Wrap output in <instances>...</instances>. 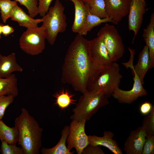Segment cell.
Returning a JSON list of instances; mask_svg holds the SVG:
<instances>
[{"instance_id":"cell-30","label":"cell","mask_w":154,"mask_h":154,"mask_svg":"<svg viewBox=\"0 0 154 154\" xmlns=\"http://www.w3.org/2000/svg\"><path fill=\"white\" fill-rule=\"evenodd\" d=\"M154 154V135L147 136L144 144L141 154Z\"/></svg>"},{"instance_id":"cell-21","label":"cell","mask_w":154,"mask_h":154,"mask_svg":"<svg viewBox=\"0 0 154 154\" xmlns=\"http://www.w3.org/2000/svg\"><path fill=\"white\" fill-rule=\"evenodd\" d=\"M108 22L112 23L110 18H100L90 14L88 10L86 21L77 33L83 36L86 35L94 27L99 26L102 23Z\"/></svg>"},{"instance_id":"cell-17","label":"cell","mask_w":154,"mask_h":154,"mask_svg":"<svg viewBox=\"0 0 154 154\" xmlns=\"http://www.w3.org/2000/svg\"><path fill=\"white\" fill-rule=\"evenodd\" d=\"M23 71V68L16 62L15 53L2 56L0 61V77L6 78L14 72Z\"/></svg>"},{"instance_id":"cell-22","label":"cell","mask_w":154,"mask_h":154,"mask_svg":"<svg viewBox=\"0 0 154 154\" xmlns=\"http://www.w3.org/2000/svg\"><path fill=\"white\" fill-rule=\"evenodd\" d=\"M18 131L15 126L11 127L0 120V139L9 144H16L19 141Z\"/></svg>"},{"instance_id":"cell-34","label":"cell","mask_w":154,"mask_h":154,"mask_svg":"<svg viewBox=\"0 0 154 154\" xmlns=\"http://www.w3.org/2000/svg\"><path fill=\"white\" fill-rule=\"evenodd\" d=\"M13 28L10 26L9 25H3L2 26V34L6 37L12 33L14 31Z\"/></svg>"},{"instance_id":"cell-36","label":"cell","mask_w":154,"mask_h":154,"mask_svg":"<svg viewBox=\"0 0 154 154\" xmlns=\"http://www.w3.org/2000/svg\"><path fill=\"white\" fill-rule=\"evenodd\" d=\"M85 3L87 4L92 0H81Z\"/></svg>"},{"instance_id":"cell-18","label":"cell","mask_w":154,"mask_h":154,"mask_svg":"<svg viewBox=\"0 0 154 154\" xmlns=\"http://www.w3.org/2000/svg\"><path fill=\"white\" fill-rule=\"evenodd\" d=\"M69 131V126L65 125L61 132V137L58 143L50 148L42 147L40 152L42 154H73L74 151H70L67 147L66 141Z\"/></svg>"},{"instance_id":"cell-39","label":"cell","mask_w":154,"mask_h":154,"mask_svg":"<svg viewBox=\"0 0 154 154\" xmlns=\"http://www.w3.org/2000/svg\"><path fill=\"white\" fill-rule=\"evenodd\" d=\"M129 0V1H130L131 0Z\"/></svg>"},{"instance_id":"cell-19","label":"cell","mask_w":154,"mask_h":154,"mask_svg":"<svg viewBox=\"0 0 154 154\" xmlns=\"http://www.w3.org/2000/svg\"><path fill=\"white\" fill-rule=\"evenodd\" d=\"M18 94L17 80L14 74L5 78L0 77V96L11 95L15 97Z\"/></svg>"},{"instance_id":"cell-28","label":"cell","mask_w":154,"mask_h":154,"mask_svg":"<svg viewBox=\"0 0 154 154\" xmlns=\"http://www.w3.org/2000/svg\"><path fill=\"white\" fill-rule=\"evenodd\" d=\"M0 152L2 154H25L23 149L17 147L16 144H9L5 141H1Z\"/></svg>"},{"instance_id":"cell-10","label":"cell","mask_w":154,"mask_h":154,"mask_svg":"<svg viewBox=\"0 0 154 154\" xmlns=\"http://www.w3.org/2000/svg\"><path fill=\"white\" fill-rule=\"evenodd\" d=\"M130 54L129 61L122 64L127 68H130L136 73L141 81L143 84L144 76L150 69L153 68L154 66L152 64L150 59L148 48L146 45H145L139 54L138 62L134 66L133 62L135 53V50L128 48Z\"/></svg>"},{"instance_id":"cell-8","label":"cell","mask_w":154,"mask_h":154,"mask_svg":"<svg viewBox=\"0 0 154 154\" xmlns=\"http://www.w3.org/2000/svg\"><path fill=\"white\" fill-rule=\"evenodd\" d=\"M86 122L85 120L81 121L73 120L71 122L66 141L67 147L69 151L74 148L77 154H81L89 144L88 135L85 132Z\"/></svg>"},{"instance_id":"cell-11","label":"cell","mask_w":154,"mask_h":154,"mask_svg":"<svg viewBox=\"0 0 154 154\" xmlns=\"http://www.w3.org/2000/svg\"><path fill=\"white\" fill-rule=\"evenodd\" d=\"M146 9V0H131L128 19V29L133 31V42L142 24Z\"/></svg>"},{"instance_id":"cell-26","label":"cell","mask_w":154,"mask_h":154,"mask_svg":"<svg viewBox=\"0 0 154 154\" xmlns=\"http://www.w3.org/2000/svg\"><path fill=\"white\" fill-rule=\"evenodd\" d=\"M141 126L145 131L147 136L154 135V105L150 114L144 118Z\"/></svg>"},{"instance_id":"cell-15","label":"cell","mask_w":154,"mask_h":154,"mask_svg":"<svg viewBox=\"0 0 154 154\" xmlns=\"http://www.w3.org/2000/svg\"><path fill=\"white\" fill-rule=\"evenodd\" d=\"M10 18L12 20L17 22L19 26L27 29L37 27L38 24L43 20L42 17L35 19L28 15L17 4L12 12Z\"/></svg>"},{"instance_id":"cell-33","label":"cell","mask_w":154,"mask_h":154,"mask_svg":"<svg viewBox=\"0 0 154 154\" xmlns=\"http://www.w3.org/2000/svg\"><path fill=\"white\" fill-rule=\"evenodd\" d=\"M153 106L151 104L146 102L141 105L140 108V111L141 114L143 115H146L151 112Z\"/></svg>"},{"instance_id":"cell-20","label":"cell","mask_w":154,"mask_h":154,"mask_svg":"<svg viewBox=\"0 0 154 154\" xmlns=\"http://www.w3.org/2000/svg\"><path fill=\"white\" fill-rule=\"evenodd\" d=\"M143 37L147 46L150 59L154 66V13L151 16L150 21L143 30Z\"/></svg>"},{"instance_id":"cell-23","label":"cell","mask_w":154,"mask_h":154,"mask_svg":"<svg viewBox=\"0 0 154 154\" xmlns=\"http://www.w3.org/2000/svg\"><path fill=\"white\" fill-rule=\"evenodd\" d=\"M53 96L56 99L54 104L62 110L68 108L71 104H75L76 100L73 98L74 95L64 89L56 92Z\"/></svg>"},{"instance_id":"cell-38","label":"cell","mask_w":154,"mask_h":154,"mask_svg":"<svg viewBox=\"0 0 154 154\" xmlns=\"http://www.w3.org/2000/svg\"><path fill=\"white\" fill-rule=\"evenodd\" d=\"M69 0V1H70V0Z\"/></svg>"},{"instance_id":"cell-14","label":"cell","mask_w":154,"mask_h":154,"mask_svg":"<svg viewBox=\"0 0 154 154\" xmlns=\"http://www.w3.org/2000/svg\"><path fill=\"white\" fill-rule=\"evenodd\" d=\"M114 133L110 131H104L103 136L88 135L89 144L93 146H104L114 154H122V150L117 142L113 139Z\"/></svg>"},{"instance_id":"cell-2","label":"cell","mask_w":154,"mask_h":154,"mask_svg":"<svg viewBox=\"0 0 154 154\" xmlns=\"http://www.w3.org/2000/svg\"><path fill=\"white\" fill-rule=\"evenodd\" d=\"M15 127L18 132V144L25 154H39L41 146L42 129L24 108L15 121Z\"/></svg>"},{"instance_id":"cell-37","label":"cell","mask_w":154,"mask_h":154,"mask_svg":"<svg viewBox=\"0 0 154 154\" xmlns=\"http://www.w3.org/2000/svg\"><path fill=\"white\" fill-rule=\"evenodd\" d=\"M2 56V55H1V54H0V61Z\"/></svg>"},{"instance_id":"cell-35","label":"cell","mask_w":154,"mask_h":154,"mask_svg":"<svg viewBox=\"0 0 154 154\" xmlns=\"http://www.w3.org/2000/svg\"><path fill=\"white\" fill-rule=\"evenodd\" d=\"M3 24L0 23V38H1V35L2 34V29Z\"/></svg>"},{"instance_id":"cell-32","label":"cell","mask_w":154,"mask_h":154,"mask_svg":"<svg viewBox=\"0 0 154 154\" xmlns=\"http://www.w3.org/2000/svg\"><path fill=\"white\" fill-rule=\"evenodd\" d=\"M83 154H104L100 146H93L88 144L83 149Z\"/></svg>"},{"instance_id":"cell-4","label":"cell","mask_w":154,"mask_h":154,"mask_svg":"<svg viewBox=\"0 0 154 154\" xmlns=\"http://www.w3.org/2000/svg\"><path fill=\"white\" fill-rule=\"evenodd\" d=\"M64 7L59 0H56L53 6L49 7L46 15L42 17V26L45 33L46 38L49 44L53 45L58 34L66 31L67 25Z\"/></svg>"},{"instance_id":"cell-1","label":"cell","mask_w":154,"mask_h":154,"mask_svg":"<svg viewBox=\"0 0 154 154\" xmlns=\"http://www.w3.org/2000/svg\"><path fill=\"white\" fill-rule=\"evenodd\" d=\"M88 40L82 35H76L68 48L61 68L62 82L82 94L88 91L104 70L92 62Z\"/></svg>"},{"instance_id":"cell-12","label":"cell","mask_w":154,"mask_h":154,"mask_svg":"<svg viewBox=\"0 0 154 154\" xmlns=\"http://www.w3.org/2000/svg\"><path fill=\"white\" fill-rule=\"evenodd\" d=\"M106 10L112 23L117 25L129 13L130 1L129 0H104Z\"/></svg>"},{"instance_id":"cell-31","label":"cell","mask_w":154,"mask_h":154,"mask_svg":"<svg viewBox=\"0 0 154 154\" xmlns=\"http://www.w3.org/2000/svg\"><path fill=\"white\" fill-rule=\"evenodd\" d=\"M52 0H38V14L40 16H44L47 12Z\"/></svg>"},{"instance_id":"cell-6","label":"cell","mask_w":154,"mask_h":154,"mask_svg":"<svg viewBox=\"0 0 154 154\" xmlns=\"http://www.w3.org/2000/svg\"><path fill=\"white\" fill-rule=\"evenodd\" d=\"M97 37L103 41L113 62L123 56L124 45L121 36L114 26L106 24L98 32Z\"/></svg>"},{"instance_id":"cell-16","label":"cell","mask_w":154,"mask_h":154,"mask_svg":"<svg viewBox=\"0 0 154 154\" xmlns=\"http://www.w3.org/2000/svg\"><path fill=\"white\" fill-rule=\"evenodd\" d=\"M74 7L75 14L71 29L74 33L78 32L85 22L87 16L88 8L87 5L81 0H70Z\"/></svg>"},{"instance_id":"cell-3","label":"cell","mask_w":154,"mask_h":154,"mask_svg":"<svg viewBox=\"0 0 154 154\" xmlns=\"http://www.w3.org/2000/svg\"><path fill=\"white\" fill-rule=\"evenodd\" d=\"M80 97L72 110L70 119L77 121L89 120L100 108L109 103L108 98L103 92L88 90Z\"/></svg>"},{"instance_id":"cell-25","label":"cell","mask_w":154,"mask_h":154,"mask_svg":"<svg viewBox=\"0 0 154 154\" xmlns=\"http://www.w3.org/2000/svg\"><path fill=\"white\" fill-rule=\"evenodd\" d=\"M17 4V2L15 0H0V12L3 23H5L10 18L12 12Z\"/></svg>"},{"instance_id":"cell-13","label":"cell","mask_w":154,"mask_h":154,"mask_svg":"<svg viewBox=\"0 0 154 154\" xmlns=\"http://www.w3.org/2000/svg\"><path fill=\"white\" fill-rule=\"evenodd\" d=\"M147 136L145 131L139 127L131 131L124 143L123 150L126 154H141Z\"/></svg>"},{"instance_id":"cell-5","label":"cell","mask_w":154,"mask_h":154,"mask_svg":"<svg viewBox=\"0 0 154 154\" xmlns=\"http://www.w3.org/2000/svg\"><path fill=\"white\" fill-rule=\"evenodd\" d=\"M119 64L113 62L104 70L88 90L101 91L108 98L112 96L115 89L119 87L123 77L120 73Z\"/></svg>"},{"instance_id":"cell-27","label":"cell","mask_w":154,"mask_h":154,"mask_svg":"<svg viewBox=\"0 0 154 154\" xmlns=\"http://www.w3.org/2000/svg\"><path fill=\"white\" fill-rule=\"evenodd\" d=\"M18 2L27 9L29 15L34 18L38 14L37 0H13Z\"/></svg>"},{"instance_id":"cell-9","label":"cell","mask_w":154,"mask_h":154,"mask_svg":"<svg viewBox=\"0 0 154 154\" xmlns=\"http://www.w3.org/2000/svg\"><path fill=\"white\" fill-rule=\"evenodd\" d=\"M89 55L96 66L104 70L113 62L103 41L97 37L88 40Z\"/></svg>"},{"instance_id":"cell-24","label":"cell","mask_w":154,"mask_h":154,"mask_svg":"<svg viewBox=\"0 0 154 154\" xmlns=\"http://www.w3.org/2000/svg\"><path fill=\"white\" fill-rule=\"evenodd\" d=\"M86 4L91 14L101 19L109 18L104 0H92Z\"/></svg>"},{"instance_id":"cell-29","label":"cell","mask_w":154,"mask_h":154,"mask_svg":"<svg viewBox=\"0 0 154 154\" xmlns=\"http://www.w3.org/2000/svg\"><path fill=\"white\" fill-rule=\"evenodd\" d=\"M15 98L11 95L0 96V120L3 117L6 108L13 102Z\"/></svg>"},{"instance_id":"cell-7","label":"cell","mask_w":154,"mask_h":154,"mask_svg":"<svg viewBox=\"0 0 154 154\" xmlns=\"http://www.w3.org/2000/svg\"><path fill=\"white\" fill-rule=\"evenodd\" d=\"M46 39L44 30L42 26L27 29L20 37L19 45L21 49L26 54L37 55L45 49Z\"/></svg>"}]
</instances>
